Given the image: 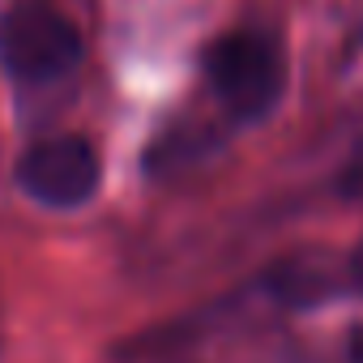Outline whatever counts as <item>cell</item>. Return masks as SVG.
<instances>
[{
  "label": "cell",
  "instance_id": "obj_3",
  "mask_svg": "<svg viewBox=\"0 0 363 363\" xmlns=\"http://www.w3.org/2000/svg\"><path fill=\"white\" fill-rule=\"evenodd\" d=\"M103 184V158L99 145L82 133H60L35 141L18 158V189L52 210L86 206Z\"/></svg>",
  "mask_w": 363,
  "mask_h": 363
},
{
  "label": "cell",
  "instance_id": "obj_5",
  "mask_svg": "<svg viewBox=\"0 0 363 363\" xmlns=\"http://www.w3.org/2000/svg\"><path fill=\"white\" fill-rule=\"evenodd\" d=\"M337 193L350 197V201H363V137L350 145V154L337 171Z\"/></svg>",
  "mask_w": 363,
  "mask_h": 363
},
{
  "label": "cell",
  "instance_id": "obj_4",
  "mask_svg": "<svg viewBox=\"0 0 363 363\" xmlns=\"http://www.w3.org/2000/svg\"><path fill=\"white\" fill-rule=\"evenodd\" d=\"M342 278H350V265L342 269L329 252H295V257L278 261L265 282L282 303L303 308V303H316V299L333 295L342 286Z\"/></svg>",
  "mask_w": 363,
  "mask_h": 363
},
{
  "label": "cell",
  "instance_id": "obj_2",
  "mask_svg": "<svg viewBox=\"0 0 363 363\" xmlns=\"http://www.w3.org/2000/svg\"><path fill=\"white\" fill-rule=\"evenodd\" d=\"M86 56L77 22L52 0H13L0 13V65L22 86L69 77Z\"/></svg>",
  "mask_w": 363,
  "mask_h": 363
},
{
  "label": "cell",
  "instance_id": "obj_7",
  "mask_svg": "<svg viewBox=\"0 0 363 363\" xmlns=\"http://www.w3.org/2000/svg\"><path fill=\"white\" fill-rule=\"evenodd\" d=\"M350 282H354V286L363 291V244H359V248L350 252Z\"/></svg>",
  "mask_w": 363,
  "mask_h": 363
},
{
  "label": "cell",
  "instance_id": "obj_6",
  "mask_svg": "<svg viewBox=\"0 0 363 363\" xmlns=\"http://www.w3.org/2000/svg\"><path fill=\"white\" fill-rule=\"evenodd\" d=\"M346 350H350V363H363V325H354V329H350Z\"/></svg>",
  "mask_w": 363,
  "mask_h": 363
},
{
  "label": "cell",
  "instance_id": "obj_1",
  "mask_svg": "<svg viewBox=\"0 0 363 363\" xmlns=\"http://www.w3.org/2000/svg\"><path fill=\"white\" fill-rule=\"evenodd\" d=\"M206 82L231 120H265L286 90L282 43L257 26L218 35L201 56Z\"/></svg>",
  "mask_w": 363,
  "mask_h": 363
}]
</instances>
